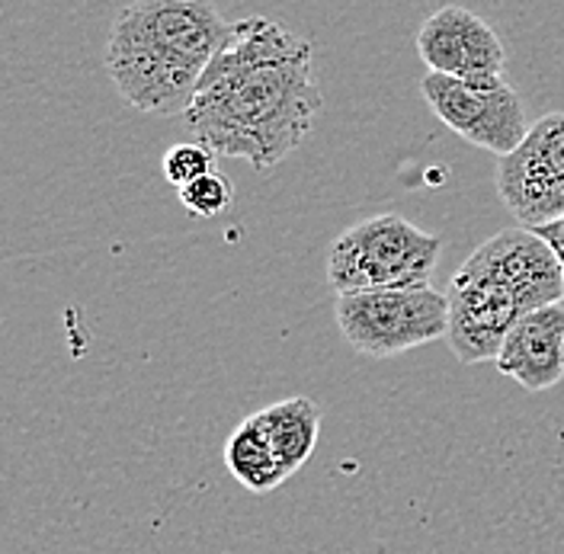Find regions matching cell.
<instances>
[{"mask_svg":"<svg viewBox=\"0 0 564 554\" xmlns=\"http://www.w3.org/2000/svg\"><path fill=\"white\" fill-rule=\"evenodd\" d=\"M321 106L312 42L270 17H245L231 23L183 122L215 157L267 174L308 139Z\"/></svg>","mask_w":564,"mask_h":554,"instance_id":"6da1fadb","label":"cell"},{"mask_svg":"<svg viewBox=\"0 0 564 554\" xmlns=\"http://www.w3.org/2000/svg\"><path fill=\"white\" fill-rule=\"evenodd\" d=\"M228 35L231 23L206 0L129 3L112 17L106 68L132 109L186 116Z\"/></svg>","mask_w":564,"mask_h":554,"instance_id":"7a4b0ae2","label":"cell"},{"mask_svg":"<svg viewBox=\"0 0 564 554\" xmlns=\"http://www.w3.org/2000/svg\"><path fill=\"white\" fill-rule=\"evenodd\" d=\"M443 241L404 215L386 211L347 228L327 253V282L337 295L372 289H430Z\"/></svg>","mask_w":564,"mask_h":554,"instance_id":"3957f363","label":"cell"},{"mask_svg":"<svg viewBox=\"0 0 564 554\" xmlns=\"http://www.w3.org/2000/svg\"><path fill=\"white\" fill-rule=\"evenodd\" d=\"M337 324L356 352L388 359L446 340L449 302L436 289H372L337 298Z\"/></svg>","mask_w":564,"mask_h":554,"instance_id":"277c9868","label":"cell"},{"mask_svg":"<svg viewBox=\"0 0 564 554\" xmlns=\"http://www.w3.org/2000/svg\"><path fill=\"white\" fill-rule=\"evenodd\" d=\"M421 94L430 112L449 126L458 139L471 141L497 157L513 154L529 135L527 104L507 77L456 80L443 74H426Z\"/></svg>","mask_w":564,"mask_h":554,"instance_id":"5b68a950","label":"cell"},{"mask_svg":"<svg viewBox=\"0 0 564 554\" xmlns=\"http://www.w3.org/2000/svg\"><path fill=\"white\" fill-rule=\"evenodd\" d=\"M494 183L500 203L529 231L564 218V112L532 122L523 144L497 161Z\"/></svg>","mask_w":564,"mask_h":554,"instance_id":"8992f818","label":"cell"},{"mask_svg":"<svg viewBox=\"0 0 564 554\" xmlns=\"http://www.w3.org/2000/svg\"><path fill=\"white\" fill-rule=\"evenodd\" d=\"M446 302H449L446 344L465 366L488 362V359L497 362L507 334L527 314H532L513 289L468 270H458L453 276Z\"/></svg>","mask_w":564,"mask_h":554,"instance_id":"52a82bcc","label":"cell"},{"mask_svg":"<svg viewBox=\"0 0 564 554\" xmlns=\"http://www.w3.org/2000/svg\"><path fill=\"white\" fill-rule=\"evenodd\" d=\"M462 270L513 289L529 312L564 302V270L555 250L529 228H503L481 243Z\"/></svg>","mask_w":564,"mask_h":554,"instance_id":"ba28073f","label":"cell"},{"mask_svg":"<svg viewBox=\"0 0 564 554\" xmlns=\"http://www.w3.org/2000/svg\"><path fill=\"white\" fill-rule=\"evenodd\" d=\"M417 55L426 65V74L456 80L503 77L507 68L503 42L478 13L465 7H443L423 23L417 33Z\"/></svg>","mask_w":564,"mask_h":554,"instance_id":"9c48e42d","label":"cell"},{"mask_svg":"<svg viewBox=\"0 0 564 554\" xmlns=\"http://www.w3.org/2000/svg\"><path fill=\"white\" fill-rule=\"evenodd\" d=\"M497 369L527 391H549L564 376V302L527 314L503 340Z\"/></svg>","mask_w":564,"mask_h":554,"instance_id":"30bf717a","label":"cell"},{"mask_svg":"<svg viewBox=\"0 0 564 554\" xmlns=\"http://www.w3.org/2000/svg\"><path fill=\"white\" fill-rule=\"evenodd\" d=\"M257 416H260V426L276 452L280 465L289 475H295L312 458L317 446V433H321L317 404L312 398H289V401L257 411Z\"/></svg>","mask_w":564,"mask_h":554,"instance_id":"8fae6325","label":"cell"},{"mask_svg":"<svg viewBox=\"0 0 564 554\" xmlns=\"http://www.w3.org/2000/svg\"><path fill=\"white\" fill-rule=\"evenodd\" d=\"M225 465H228L231 478H238L250 493H270L273 487H280L289 478V471L280 465L257 414L241 420V426L228 436Z\"/></svg>","mask_w":564,"mask_h":554,"instance_id":"7c38bea8","label":"cell"},{"mask_svg":"<svg viewBox=\"0 0 564 554\" xmlns=\"http://www.w3.org/2000/svg\"><path fill=\"white\" fill-rule=\"evenodd\" d=\"M176 196H180V206L186 208L189 215H196V218H215V215L228 211V206L235 203V186H231V180L221 174V171H212L203 180L183 186Z\"/></svg>","mask_w":564,"mask_h":554,"instance_id":"4fadbf2b","label":"cell"},{"mask_svg":"<svg viewBox=\"0 0 564 554\" xmlns=\"http://www.w3.org/2000/svg\"><path fill=\"white\" fill-rule=\"evenodd\" d=\"M161 167H164L167 183L176 186V193H180L183 186H189V183H196V180H203L215 171V154L199 141H180L174 148H167Z\"/></svg>","mask_w":564,"mask_h":554,"instance_id":"5bb4252c","label":"cell"},{"mask_svg":"<svg viewBox=\"0 0 564 554\" xmlns=\"http://www.w3.org/2000/svg\"><path fill=\"white\" fill-rule=\"evenodd\" d=\"M535 235L549 243L552 250H555V257H558V263H562V270H564V218L552 221V225H542V228H535Z\"/></svg>","mask_w":564,"mask_h":554,"instance_id":"9a60e30c","label":"cell"}]
</instances>
